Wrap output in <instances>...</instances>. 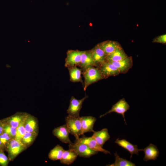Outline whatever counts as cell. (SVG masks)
Wrapping results in <instances>:
<instances>
[{"label":"cell","instance_id":"obj_1","mask_svg":"<svg viewBox=\"0 0 166 166\" xmlns=\"http://www.w3.org/2000/svg\"><path fill=\"white\" fill-rule=\"evenodd\" d=\"M82 70V74L84 78V91H85L87 87L90 85L104 78L98 68L89 66Z\"/></svg>","mask_w":166,"mask_h":166},{"label":"cell","instance_id":"obj_2","mask_svg":"<svg viewBox=\"0 0 166 166\" xmlns=\"http://www.w3.org/2000/svg\"><path fill=\"white\" fill-rule=\"evenodd\" d=\"M27 148L21 140L13 138L7 143L6 151L8 152L9 160L13 161L19 154Z\"/></svg>","mask_w":166,"mask_h":166},{"label":"cell","instance_id":"obj_3","mask_svg":"<svg viewBox=\"0 0 166 166\" xmlns=\"http://www.w3.org/2000/svg\"><path fill=\"white\" fill-rule=\"evenodd\" d=\"M66 124L69 132L73 135L76 140L79 138L81 135V125L80 117L76 118L69 115L65 118Z\"/></svg>","mask_w":166,"mask_h":166},{"label":"cell","instance_id":"obj_4","mask_svg":"<svg viewBox=\"0 0 166 166\" xmlns=\"http://www.w3.org/2000/svg\"><path fill=\"white\" fill-rule=\"evenodd\" d=\"M69 149L75 151L78 156L84 158H89L98 152L85 144L79 142L75 141L74 143L69 144Z\"/></svg>","mask_w":166,"mask_h":166},{"label":"cell","instance_id":"obj_5","mask_svg":"<svg viewBox=\"0 0 166 166\" xmlns=\"http://www.w3.org/2000/svg\"><path fill=\"white\" fill-rule=\"evenodd\" d=\"M88 97L87 95L81 100H77L72 96L70 101L67 113L70 116L76 118L80 117L79 113L84 101Z\"/></svg>","mask_w":166,"mask_h":166},{"label":"cell","instance_id":"obj_6","mask_svg":"<svg viewBox=\"0 0 166 166\" xmlns=\"http://www.w3.org/2000/svg\"><path fill=\"white\" fill-rule=\"evenodd\" d=\"M82 51L70 50L67 52V57L65 65L68 68L79 66L81 62V55Z\"/></svg>","mask_w":166,"mask_h":166},{"label":"cell","instance_id":"obj_7","mask_svg":"<svg viewBox=\"0 0 166 166\" xmlns=\"http://www.w3.org/2000/svg\"><path fill=\"white\" fill-rule=\"evenodd\" d=\"M98 66V68L104 78H106L112 76H117L120 73L117 68L109 61H105Z\"/></svg>","mask_w":166,"mask_h":166},{"label":"cell","instance_id":"obj_8","mask_svg":"<svg viewBox=\"0 0 166 166\" xmlns=\"http://www.w3.org/2000/svg\"><path fill=\"white\" fill-rule=\"evenodd\" d=\"M81 143L86 145L89 148L97 152H100L105 154H110V152L102 148L92 136L86 137L83 135L82 136L75 141Z\"/></svg>","mask_w":166,"mask_h":166},{"label":"cell","instance_id":"obj_9","mask_svg":"<svg viewBox=\"0 0 166 166\" xmlns=\"http://www.w3.org/2000/svg\"><path fill=\"white\" fill-rule=\"evenodd\" d=\"M129 108L130 106L125 99L122 98L113 105L110 110L104 114L100 116V118L103 117L107 114L112 112H115L122 115L126 124L124 113L129 109Z\"/></svg>","mask_w":166,"mask_h":166},{"label":"cell","instance_id":"obj_10","mask_svg":"<svg viewBox=\"0 0 166 166\" xmlns=\"http://www.w3.org/2000/svg\"><path fill=\"white\" fill-rule=\"evenodd\" d=\"M53 133L63 143L69 144L72 143L69 139V132L66 124L54 128Z\"/></svg>","mask_w":166,"mask_h":166},{"label":"cell","instance_id":"obj_11","mask_svg":"<svg viewBox=\"0 0 166 166\" xmlns=\"http://www.w3.org/2000/svg\"><path fill=\"white\" fill-rule=\"evenodd\" d=\"M28 114L24 112H17L13 115L2 119V120L4 123L17 128Z\"/></svg>","mask_w":166,"mask_h":166},{"label":"cell","instance_id":"obj_12","mask_svg":"<svg viewBox=\"0 0 166 166\" xmlns=\"http://www.w3.org/2000/svg\"><path fill=\"white\" fill-rule=\"evenodd\" d=\"M24 127L26 132L38 134V120L35 117L28 113L25 120Z\"/></svg>","mask_w":166,"mask_h":166},{"label":"cell","instance_id":"obj_13","mask_svg":"<svg viewBox=\"0 0 166 166\" xmlns=\"http://www.w3.org/2000/svg\"><path fill=\"white\" fill-rule=\"evenodd\" d=\"M81 125V135L85 133L93 132L94 124L96 121L95 117L92 116L80 117Z\"/></svg>","mask_w":166,"mask_h":166},{"label":"cell","instance_id":"obj_14","mask_svg":"<svg viewBox=\"0 0 166 166\" xmlns=\"http://www.w3.org/2000/svg\"><path fill=\"white\" fill-rule=\"evenodd\" d=\"M110 62L117 68L120 73H126L133 65V61L132 57L128 56L119 61Z\"/></svg>","mask_w":166,"mask_h":166},{"label":"cell","instance_id":"obj_15","mask_svg":"<svg viewBox=\"0 0 166 166\" xmlns=\"http://www.w3.org/2000/svg\"><path fill=\"white\" fill-rule=\"evenodd\" d=\"M115 142L128 151L131 154V158L133 154H135L138 155L139 152L142 151V149H139L137 145H133L124 139L119 140L118 138Z\"/></svg>","mask_w":166,"mask_h":166},{"label":"cell","instance_id":"obj_16","mask_svg":"<svg viewBox=\"0 0 166 166\" xmlns=\"http://www.w3.org/2000/svg\"><path fill=\"white\" fill-rule=\"evenodd\" d=\"M79 66L82 70L89 66H97L92 58L90 50L82 51Z\"/></svg>","mask_w":166,"mask_h":166},{"label":"cell","instance_id":"obj_17","mask_svg":"<svg viewBox=\"0 0 166 166\" xmlns=\"http://www.w3.org/2000/svg\"><path fill=\"white\" fill-rule=\"evenodd\" d=\"M90 51L92 58L97 66L105 61L106 56L102 49L98 44L93 48Z\"/></svg>","mask_w":166,"mask_h":166},{"label":"cell","instance_id":"obj_18","mask_svg":"<svg viewBox=\"0 0 166 166\" xmlns=\"http://www.w3.org/2000/svg\"><path fill=\"white\" fill-rule=\"evenodd\" d=\"M93 134L92 137L102 147L105 143L110 139V136L106 128H103L99 131H93Z\"/></svg>","mask_w":166,"mask_h":166},{"label":"cell","instance_id":"obj_19","mask_svg":"<svg viewBox=\"0 0 166 166\" xmlns=\"http://www.w3.org/2000/svg\"><path fill=\"white\" fill-rule=\"evenodd\" d=\"M142 151L144 152V157L143 160L145 161L156 160L159 153L157 147L152 144H150L144 149H142Z\"/></svg>","mask_w":166,"mask_h":166},{"label":"cell","instance_id":"obj_20","mask_svg":"<svg viewBox=\"0 0 166 166\" xmlns=\"http://www.w3.org/2000/svg\"><path fill=\"white\" fill-rule=\"evenodd\" d=\"M128 56L120 45L112 53L106 56L105 61L110 62H116L121 61Z\"/></svg>","mask_w":166,"mask_h":166},{"label":"cell","instance_id":"obj_21","mask_svg":"<svg viewBox=\"0 0 166 166\" xmlns=\"http://www.w3.org/2000/svg\"><path fill=\"white\" fill-rule=\"evenodd\" d=\"M106 56L112 53L120 45L117 42L107 40L98 44Z\"/></svg>","mask_w":166,"mask_h":166},{"label":"cell","instance_id":"obj_22","mask_svg":"<svg viewBox=\"0 0 166 166\" xmlns=\"http://www.w3.org/2000/svg\"><path fill=\"white\" fill-rule=\"evenodd\" d=\"M78 155L73 150L69 149L64 150L60 160V163L66 165H69L73 163L77 157Z\"/></svg>","mask_w":166,"mask_h":166},{"label":"cell","instance_id":"obj_23","mask_svg":"<svg viewBox=\"0 0 166 166\" xmlns=\"http://www.w3.org/2000/svg\"><path fill=\"white\" fill-rule=\"evenodd\" d=\"M68 68L69 73L70 81L73 82H79L83 84L81 76L82 69L78 68L77 66L69 67Z\"/></svg>","mask_w":166,"mask_h":166},{"label":"cell","instance_id":"obj_24","mask_svg":"<svg viewBox=\"0 0 166 166\" xmlns=\"http://www.w3.org/2000/svg\"><path fill=\"white\" fill-rule=\"evenodd\" d=\"M64 150L62 146L57 145L50 150L48 154V157L52 160H60Z\"/></svg>","mask_w":166,"mask_h":166},{"label":"cell","instance_id":"obj_25","mask_svg":"<svg viewBox=\"0 0 166 166\" xmlns=\"http://www.w3.org/2000/svg\"><path fill=\"white\" fill-rule=\"evenodd\" d=\"M38 135L36 133L26 132L21 141L27 148L33 143Z\"/></svg>","mask_w":166,"mask_h":166},{"label":"cell","instance_id":"obj_26","mask_svg":"<svg viewBox=\"0 0 166 166\" xmlns=\"http://www.w3.org/2000/svg\"><path fill=\"white\" fill-rule=\"evenodd\" d=\"M114 155L115 157L114 163L113 164L106 165L109 166H135V164L130 161H128L125 159L120 157L117 152H115Z\"/></svg>","mask_w":166,"mask_h":166},{"label":"cell","instance_id":"obj_27","mask_svg":"<svg viewBox=\"0 0 166 166\" xmlns=\"http://www.w3.org/2000/svg\"><path fill=\"white\" fill-rule=\"evenodd\" d=\"M26 117L16 128V134L15 139L18 140H21L22 137L26 132L24 127V121Z\"/></svg>","mask_w":166,"mask_h":166},{"label":"cell","instance_id":"obj_28","mask_svg":"<svg viewBox=\"0 0 166 166\" xmlns=\"http://www.w3.org/2000/svg\"><path fill=\"white\" fill-rule=\"evenodd\" d=\"M3 131L7 133L12 139L15 138L16 134V128L4 123L3 121Z\"/></svg>","mask_w":166,"mask_h":166},{"label":"cell","instance_id":"obj_29","mask_svg":"<svg viewBox=\"0 0 166 166\" xmlns=\"http://www.w3.org/2000/svg\"><path fill=\"white\" fill-rule=\"evenodd\" d=\"M4 151L0 149V166H7L10 161L5 154Z\"/></svg>","mask_w":166,"mask_h":166},{"label":"cell","instance_id":"obj_30","mask_svg":"<svg viewBox=\"0 0 166 166\" xmlns=\"http://www.w3.org/2000/svg\"><path fill=\"white\" fill-rule=\"evenodd\" d=\"M12 139L7 133L4 131L0 135V140L5 147L6 149L7 143Z\"/></svg>","mask_w":166,"mask_h":166},{"label":"cell","instance_id":"obj_31","mask_svg":"<svg viewBox=\"0 0 166 166\" xmlns=\"http://www.w3.org/2000/svg\"><path fill=\"white\" fill-rule=\"evenodd\" d=\"M152 42L153 43H157L163 44H166V34L159 36L154 38L153 39Z\"/></svg>","mask_w":166,"mask_h":166},{"label":"cell","instance_id":"obj_32","mask_svg":"<svg viewBox=\"0 0 166 166\" xmlns=\"http://www.w3.org/2000/svg\"><path fill=\"white\" fill-rule=\"evenodd\" d=\"M3 132V123L2 120H0V135Z\"/></svg>","mask_w":166,"mask_h":166},{"label":"cell","instance_id":"obj_33","mask_svg":"<svg viewBox=\"0 0 166 166\" xmlns=\"http://www.w3.org/2000/svg\"><path fill=\"white\" fill-rule=\"evenodd\" d=\"M0 149L2 150L3 151L6 150V147L2 144L1 141L0 140Z\"/></svg>","mask_w":166,"mask_h":166}]
</instances>
